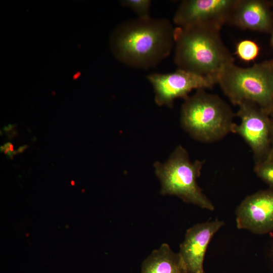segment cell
Returning a JSON list of instances; mask_svg holds the SVG:
<instances>
[{
  "label": "cell",
  "instance_id": "16",
  "mask_svg": "<svg viewBox=\"0 0 273 273\" xmlns=\"http://www.w3.org/2000/svg\"><path fill=\"white\" fill-rule=\"evenodd\" d=\"M268 158L273 160V132H272V137L270 151V153H269Z\"/></svg>",
  "mask_w": 273,
  "mask_h": 273
},
{
  "label": "cell",
  "instance_id": "2",
  "mask_svg": "<svg viewBox=\"0 0 273 273\" xmlns=\"http://www.w3.org/2000/svg\"><path fill=\"white\" fill-rule=\"evenodd\" d=\"M174 61L178 68L217 80L234 59L222 41L220 30L207 27H176Z\"/></svg>",
  "mask_w": 273,
  "mask_h": 273
},
{
  "label": "cell",
  "instance_id": "7",
  "mask_svg": "<svg viewBox=\"0 0 273 273\" xmlns=\"http://www.w3.org/2000/svg\"><path fill=\"white\" fill-rule=\"evenodd\" d=\"M238 0H185L173 17L177 27H207L220 30L229 23Z\"/></svg>",
  "mask_w": 273,
  "mask_h": 273
},
{
  "label": "cell",
  "instance_id": "9",
  "mask_svg": "<svg viewBox=\"0 0 273 273\" xmlns=\"http://www.w3.org/2000/svg\"><path fill=\"white\" fill-rule=\"evenodd\" d=\"M236 226L252 233L273 232V188L260 190L246 197L236 209Z\"/></svg>",
  "mask_w": 273,
  "mask_h": 273
},
{
  "label": "cell",
  "instance_id": "11",
  "mask_svg": "<svg viewBox=\"0 0 273 273\" xmlns=\"http://www.w3.org/2000/svg\"><path fill=\"white\" fill-rule=\"evenodd\" d=\"M229 23L241 29L258 31L272 30V17L268 5L259 0H238Z\"/></svg>",
  "mask_w": 273,
  "mask_h": 273
},
{
  "label": "cell",
  "instance_id": "8",
  "mask_svg": "<svg viewBox=\"0 0 273 273\" xmlns=\"http://www.w3.org/2000/svg\"><path fill=\"white\" fill-rule=\"evenodd\" d=\"M147 78L153 85L156 104L170 108L176 99H186L193 89L210 88L217 83L213 78L179 68L170 73H151Z\"/></svg>",
  "mask_w": 273,
  "mask_h": 273
},
{
  "label": "cell",
  "instance_id": "5",
  "mask_svg": "<svg viewBox=\"0 0 273 273\" xmlns=\"http://www.w3.org/2000/svg\"><path fill=\"white\" fill-rule=\"evenodd\" d=\"M205 160L191 162L185 148L178 145L162 163L154 164L155 172L161 183L160 194L176 196L184 202L210 211L214 206L197 183Z\"/></svg>",
  "mask_w": 273,
  "mask_h": 273
},
{
  "label": "cell",
  "instance_id": "12",
  "mask_svg": "<svg viewBox=\"0 0 273 273\" xmlns=\"http://www.w3.org/2000/svg\"><path fill=\"white\" fill-rule=\"evenodd\" d=\"M141 273H187L178 253L163 243L143 261Z\"/></svg>",
  "mask_w": 273,
  "mask_h": 273
},
{
  "label": "cell",
  "instance_id": "15",
  "mask_svg": "<svg viewBox=\"0 0 273 273\" xmlns=\"http://www.w3.org/2000/svg\"><path fill=\"white\" fill-rule=\"evenodd\" d=\"M121 5L134 11L140 18L151 17L150 12L151 1L150 0H123Z\"/></svg>",
  "mask_w": 273,
  "mask_h": 273
},
{
  "label": "cell",
  "instance_id": "19",
  "mask_svg": "<svg viewBox=\"0 0 273 273\" xmlns=\"http://www.w3.org/2000/svg\"><path fill=\"white\" fill-rule=\"evenodd\" d=\"M271 44H272V46L273 47V31H272V33L271 38Z\"/></svg>",
  "mask_w": 273,
  "mask_h": 273
},
{
  "label": "cell",
  "instance_id": "13",
  "mask_svg": "<svg viewBox=\"0 0 273 273\" xmlns=\"http://www.w3.org/2000/svg\"><path fill=\"white\" fill-rule=\"evenodd\" d=\"M259 48L257 44L249 39L239 41L236 48V53L242 60L249 62L254 60L258 56Z\"/></svg>",
  "mask_w": 273,
  "mask_h": 273
},
{
  "label": "cell",
  "instance_id": "20",
  "mask_svg": "<svg viewBox=\"0 0 273 273\" xmlns=\"http://www.w3.org/2000/svg\"><path fill=\"white\" fill-rule=\"evenodd\" d=\"M270 116L273 119V113H272V114H271V115Z\"/></svg>",
  "mask_w": 273,
  "mask_h": 273
},
{
  "label": "cell",
  "instance_id": "6",
  "mask_svg": "<svg viewBox=\"0 0 273 273\" xmlns=\"http://www.w3.org/2000/svg\"><path fill=\"white\" fill-rule=\"evenodd\" d=\"M239 124L234 123L231 132L240 135L250 147L257 162L268 158L273 132V119L256 104L243 102L238 105Z\"/></svg>",
  "mask_w": 273,
  "mask_h": 273
},
{
  "label": "cell",
  "instance_id": "1",
  "mask_svg": "<svg viewBox=\"0 0 273 273\" xmlns=\"http://www.w3.org/2000/svg\"><path fill=\"white\" fill-rule=\"evenodd\" d=\"M174 28L165 18L130 19L112 32L110 46L115 58L135 68L149 69L168 57L174 47Z\"/></svg>",
  "mask_w": 273,
  "mask_h": 273
},
{
  "label": "cell",
  "instance_id": "10",
  "mask_svg": "<svg viewBox=\"0 0 273 273\" xmlns=\"http://www.w3.org/2000/svg\"><path fill=\"white\" fill-rule=\"evenodd\" d=\"M224 224L217 219L197 223L188 229L179 246V254L187 273H204L203 262L209 244Z\"/></svg>",
  "mask_w": 273,
  "mask_h": 273
},
{
  "label": "cell",
  "instance_id": "21",
  "mask_svg": "<svg viewBox=\"0 0 273 273\" xmlns=\"http://www.w3.org/2000/svg\"><path fill=\"white\" fill-rule=\"evenodd\" d=\"M271 64H272V66H273V61H271Z\"/></svg>",
  "mask_w": 273,
  "mask_h": 273
},
{
  "label": "cell",
  "instance_id": "3",
  "mask_svg": "<svg viewBox=\"0 0 273 273\" xmlns=\"http://www.w3.org/2000/svg\"><path fill=\"white\" fill-rule=\"evenodd\" d=\"M234 117L229 104L204 89L185 99L180 111L183 128L193 139L207 143L218 141L231 132Z\"/></svg>",
  "mask_w": 273,
  "mask_h": 273
},
{
  "label": "cell",
  "instance_id": "14",
  "mask_svg": "<svg viewBox=\"0 0 273 273\" xmlns=\"http://www.w3.org/2000/svg\"><path fill=\"white\" fill-rule=\"evenodd\" d=\"M254 170L259 178L273 188V160L267 158L255 162Z\"/></svg>",
  "mask_w": 273,
  "mask_h": 273
},
{
  "label": "cell",
  "instance_id": "18",
  "mask_svg": "<svg viewBox=\"0 0 273 273\" xmlns=\"http://www.w3.org/2000/svg\"><path fill=\"white\" fill-rule=\"evenodd\" d=\"M27 147V146L26 145H24L23 146L20 147L17 151V153H22L24 150L26 149Z\"/></svg>",
  "mask_w": 273,
  "mask_h": 273
},
{
  "label": "cell",
  "instance_id": "17",
  "mask_svg": "<svg viewBox=\"0 0 273 273\" xmlns=\"http://www.w3.org/2000/svg\"><path fill=\"white\" fill-rule=\"evenodd\" d=\"M14 127V125L9 124L8 126L4 127V130L5 131H9Z\"/></svg>",
  "mask_w": 273,
  "mask_h": 273
},
{
  "label": "cell",
  "instance_id": "4",
  "mask_svg": "<svg viewBox=\"0 0 273 273\" xmlns=\"http://www.w3.org/2000/svg\"><path fill=\"white\" fill-rule=\"evenodd\" d=\"M217 83L231 102L256 104L271 116L273 113V66L271 62L255 64L242 68L234 63L219 74Z\"/></svg>",
  "mask_w": 273,
  "mask_h": 273
}]
</instances>
